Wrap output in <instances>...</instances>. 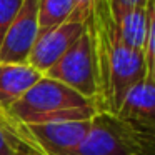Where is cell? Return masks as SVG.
Returning a JSON list of instances; mask_svg holds the SVG:
<instances>
[{"instance_id": "cell-14", "label": "cell", "mask_w": 155, "mask_h": 155, "mask_svg": "<svg viewBox=\"0 0 155 155\" xmlns=\"http://www.w3.org/2000/svg\"><path fill=\"white\" fill-rule=\"evenodd\" d=\"M24 0H0V42L4 38L8 25L14 22Z\"/></svg>"}, {"instance_id": "cell-4", "label": "cell", "mask_w": 155, "mask_h": 155, "mask_svg": "<svg viewBox=\"0 0 155 155\" xmlns=\"http://www.w3.org/2000/svg\"><path fill=\"white\" fill-rule=\"evenodd\" d=\"M92 118L54 120L24 127L38 155H72L90 130Z\"/></svg>"}, {"instance_id": "cell-10", "label": "cell", "mask_w": 155, "mask_h": 155, "mask_svg": "<svg viewBox=\"0 0 155 155\" xmlns=\"http://www.w3.org/2000/svg\"><path fill=\"white\" fill-rule=\"evenodd\" d=\"M40 77L28 64H0V110L8 112Z\"/></svg>"}, {"instance_id": "cell-12", "label": "cell", "mask_w": 155, "mask_h": 155, "mask_svg": "<svg viewBox=\"0 0 155 155\" xmlns=\"http://www.w3.org/2000/svg\"><path fill=\"white\" fill-rule=\"evenodd\" d=\"M75 7V0H38L37 17L40 32L54 28L70 18Z\"/></svg>"}, {"instance_id": "cell-5", "label": "cell", "mask_w": 155, "mask_h": 155, "mask_svg": "<svg viewBox=\"0 0 155 155\" xmlns=\"http://www.w3.org/2000/svg\"><path fill=\"white\" fill-rule=\"evenodd\" d=\"M85 20H87L85 17L74 12L70 18L62 22L60 25L40 32L28 55L27 64L37 72H40L42 75H45L85 32Z\"/></svg>"}, {"instance_id": "cell-15", "label": "cell", "mask_w": 155, "mask_h": 155, "mask_svg": "<svg viewBox=\"0 0 155 155\" xmlns=\"http://www.w3.org/2000/svg\"><path fill=\"white\" fill-rule=\"evenodd\" d=\"M0 114H5V112H4V110H0Z\"/></svg>"}, {"instance_id": "cell-7", "label": "cell", "mask_w": 155, "mask_h": 155, "mask_svg": "<svg viewBox=\"0 0 155 155\" xmlns=\"http://www.w3.org/2000/svg\"><path fill=\"white\" fill-rule=\"evenodd\" d=\"M72 155H137L124 125L107 114H95L85 138Z\"/></svg>"}, {"instance_id": "cell-2", "label": "cell", "mask_w": 155, "mask_h": 155, "mask_svg": "<svg viewBox=\"0 0 155 155\" xmlns=\"http://www.w3.org/2000/svg\"><path fill=\"white\" fill-rule=\"evenodd\" d=\"M94 102L62 82L42 75L28 92L8 108V115L22 125L54 120H82L95 117Z\"/></svg>"}, {"instance_id": "cell-11", "label": "cell", "mask_w": 155, "mask_h": 155, "mask_svg": "<svg viewBox=\"0 0 155 155\" xmlns=\"http://www.w3.org/2000/svg\"><path fill=\"white\" fill-rule=\"evenodd\" d=\"M0 155H38L25 127L8 112L0 114Z\"/></svg>"}, {"instance_id": "cell-8", "label": "cell", "mask_w": 155, "mask_h": 155, "mask_svg": "<svg viewBox=\"0 0 155 155\" xmlns=\"http://www.w3.org/2000/svg\"><path fill=\"white\" fill-rule=\"evenodd\" d=\"M114 117L137 135L155 138V82L147 75L137 82Z\"/></svg>"}, {"instance_id": "cell-1", "label": "cell", "mask_w": 155, "mask_h": 155, "mask_svg": "<svg viewBox=\"0 0 155 155\" xmlns=\"http://www.w3.org/2000/svg\"><path fill=\"white\" fill-rule=\"evenodd\" d=\"M85 28L90 35L97 75L95 112L115 115L130 88L145 77L143 54L118 42L108 0H90Z\"/></svg>"}, {"instance_id": "cell-6", "label": "cell", "mask_w": 155, "mask_h": 155, "mask_svg": "<svg viewBox=\"0 0 155 155\" xmlns=\"http://www.w3.org/2000/svg\"><path fill=\"white\" fill-rule=\"evenodd\" d=\"M37 8L38 0H24L17 17L0 42V64H27L40 35Z\"/></svg>"}, {"instance_id": "cell-13", "label": "cell", "mask_w": 155, "mask_h": 155, "mask_svg": "<svg viewBox=\"0 0 155 155\" xmlns=\"http://www.w3.org/2000/svg\"><path fill=\"white\" fill-rule=\"evenodd\" d=\"M145 15H147V32L142 54L145 62V75L155 82V0L145 2Z\"/></svg>"}, {"instance_id": "cell-3", "label": "cell", "mask_w": 155, "mask_h": 155, "mask_svg": "<svg viewBox=\"0 0 155 155\" xmlns=\"http://www.w3.org/2000/svg\"><path fill=\"white\" fill-rule=\"evenodd\" d=\"M45 75L74 88L82 97L92 102L95 100V97H97V75H95L92 42L87 28Z\"/></svg>"}, {"instance_id": "cell-9", "label": "cell", "mask_w": 155, "mask_h": 155, "mask_svg": "<svg viewBox=\"0 0 155 155\" xmlns=\"http://www.w3.org/2000/svg\"><path fill=\"white\" fill-rule=\"evenodd\" d=\"M108 5H110V15L118 42L132 50L142 52L145 44V32H147L145 7H125L112 0H108Z\"/></svg>"}]
</instances>
